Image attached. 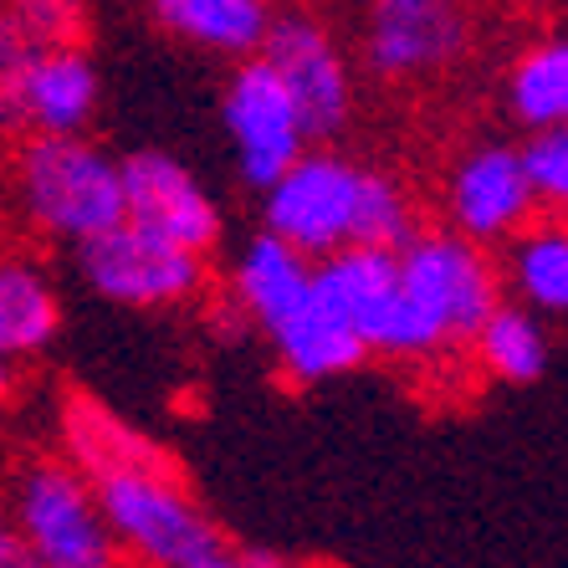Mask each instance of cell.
Listing matches in <instances>:
<instances>
[{
  "instance_id": "1",
  "label": "cell",
  "mask_w": 568,
  "mask_h": 568,
  "mask_svg": "<svg viewBox=\"0 0 568 568\" xmlns=\"http://www.w3.org/2000/svg\"><path fill=\"white\" fill-rule=\"evenodd\" d=\"M67 462L78 466L103 507L123 558L139 568H200L225 554V532L180 481L170 450L139 436L129 420L88 395H67L62 405Z\"/></svg>"
},
{
  "instance_id": "2",
  "label": "cell",
  "mask_w": 568,
  "mask_h": 568,
  "mask_svg": "<svg viewBox=\"0 0 568 568\" xmlns=\"http://www.w3.org/2000/svg\"><path fill=\"white\" fill-rule=\"evenodd\" d=\"M6 200L37 241L78 246L123 221L119 159L88 133H21L6 164Z\"/></svg>"
},
{
  "instance_id": "3",
  "label": "cell",
  "mask_w": 568,
  "mask_h": 568,
  "mask_svg": "<svg viewBox=\"0 0 568 568\" xmlns=\"http://www.w3.org/2000/svg\"><path fill=\"white\" fill-rule=\"evenodd\" d=\"M395 266L399 292L430 344V364L471 344L481 317L503 303L491 246H476L450 225H415L395 246Z\"/></svg>"
},
{
  "instance_id": "4",
  "label": "cell",
  "mask_w": 568,
  "mask_h": 568,
  "mask_svg": "<svg viewBox=\"0 0 568 568\" xmlns=\"http://www.w3.org/2000/svg\"><path fill=\"white\" fill-rule=\"evenodd\" d=\"M11 523L27 538L37 568H123L119 538L108 528L88 476L72 462L41 456L11 481Z\"/></svg>"
},
{
  "instance_id": "5",
  "label": "cell",
  "mask_w": 568,
  "mask_h": 568,
  "mask_svg": "<svg viewBox=\"0 0 568 568\" xmlns=\"http://www.w3.org/2000/svg\"><path fill=\"white\" fill-rule=\"evenodd\" d=\"M358 190H364V164L338 154L333 144H307L287 170L262 190V231L287 241L307 262L354 246Z\"/></svg>"
},
{
  "instance_id": "6",
  "label": "cell",
  "mask_w": 568,
  "mask_h": 568,
  "mask_svg": "<svg viewBox=\"0 0 568 568\" xmlns=\"http://www.w3.org/2000/svg\"><path fill=\"white\" fill-rule=\"evenodd\" d=\"M256 57L282 78L297 119H303L307 144H333L354 123V108H358L354 62H348L344 41L333 37V27L323 16L313 11L272 16Z\"/></svg>"
},
{
  "instance_id": "7",
  "label": "cell",
  "mask_w": 568,
  "mask_h": 568,
  "mask_svg": "<svg viewBox=\"0 0 568 568\" xmlns=\"http://www.w3.org/2000/svg\"><path fill=\"white\" fill-rule=\"evenodd\" d=\"M78 277L119 307H180L211 282V256H195L164 236L119 221L72 246Z\"/></svg>"
},
{
  "instance_id": "8",
  "label": "cell",
  "mask_w": 568,
  "mask_h": 568,
  "mask_svg": "<svg viewBox=\"0 0 568 568\" xmlns=\"http://www.w3.org/2000/svg\"><path fill=\"white\" fill-rule=\"evenodd\" d=\"M364 67L384 82L440 78L471 52L476 16L471 0H358Z\"/></svg>"
},
{
  "instance_id": "9",
  "label": "cell",
  "mask_w": 568,
  "mask_h": 568,
  "mask_svg": "<svg viewBox=\"0 0 568 568\" xmlns=\"http://www.w3.org/2000/svg\"><path fill=\"white\" fill-rule=\"evenodd\" d=\"M440 211H446L450 231H462L466 241H476V246H503L523 225L538 221L542 205L528 190V180H523L517 144L487 139V144H471L450 159L446 190H440Z\"/></svg>"
},
{
  "instance_id": "10",
  "label": "cell",
  "mask_w": 568,
  "mask_h": 568,
  "mask_svg": "<svg viewBox=\"0 0 568 568\" xmlns=\"http://www.w3.org/2000/svg\"><path fill=\"white\" fill-rule=\"evenodd\" d=\"M123 180V221L164 236L174 246H185L195 256H211L221 246V205L205 185H200L190 164H180L164 149H139V154L119 159Z\"/></svg>"
},
{
  "instance_id": "11",
  "label": "cell",
  "mask_w": 568,
  "mask_h": 568,
  "mask_svg": "<svg viewBox=\"0 0 568 568\" xmlns=\"http://www.w3.org/2000/svg\"><path fill=\"white\" fill-rule=\"evenodd\" d=\"M221 123L231 149H236L241 180L252 190H266L307 149L303 119H297L282 78L262 57L236 62V72H231V82L221 93Z\"/></svg>"
},
{
  "instance_id": "12",
  "label": "cell",
  "mask_w": 568,
  "mask_h": 568,
  "mask_svg": "<svg viewBox=\"0 0 568 568\" xmlns=\"http://www.w3.org/2000/svg\"><path fill=\"white\" fill-rule=\"evenodd\" d=\"M266 344H272L282 374H287L292 384H328V379L358 369V364L369 358L364 344H358L354 323L323 297L317 277H313V287H307L303 303L292 307L282 323L266 328Z\"/></svg>"
},
{
  "instance_id": "13",
  "label": "cell",
  "mask_w": 568,
  "mask_h": 568,
  "mask_svg": "<svg viewBox=\"0 0 568 568\" xmlns=\"http://www.w3.org/2000/svg\"><path fill=\"white\" fill-rule=\"evenodd\" d=\"M62 333V292L27 246L0 241V358H37Z\"/></svg>"
},
{
  "instance_id": "14",
  "label": "cell",
  "mask_w": 568,
  "mask_h": 568,
  "mask_svg": "<svg viewBox=\"0 0 568 568\" xmlns=\"http://www.w3.org/2000/svg\"><path fill=\"white\" fill-rule=\"evenodd\" d=\"M307 287H313V262L303 252H292L272 231H256L231 262V307L241 323H252L262 333L303 303Z\"/></svg>"
},
{
  "instance_id": "15",
  "label": "cell",
  "mask_w": 568,
  "mask_h": 568,
  "mask_svg": "<svg viewBox=\"0 0 568 568\" xmlns=\"http://www.w3.org/2000/svg\"><path fill=\"white\" fill-rule=\"evenodd\" d=\"M103 103L88 47H41L27 78V133H88Z\"/></svg>"
},
{
  "instance_id": "16",
  "label": "cell",
  "mask_w": 568,
  "mask_h": 568,
  "mask_svg": "<svg viewBox=\"0 0 568 568\" xmlns=\"http://www.w3.org/2000/svg\"><path fill=\"white\" fill-rule=\"evenodd\" d=\"M149 16L164 37L185 41L211 57H246L262 52L266 27H272V0H149Z\"/></svg>"
},
{
  "instance_id": "17",
  "label": "cell",
  "mask_w": 568,
  "mask_h": 568,
  "mask_svg": "<svg viewBox=\"0 0 568 568\" xmlns=\"http://www.w3.org/2000/svg\"><path fill=\"white\" fill-rule=\"evenodd\" d=\"M481 364L487 379H503V384H538L554 364V333L542 323L538 313H528L523 303H497L487 317H481V328L471 333V344H466Z\"/></svg>"
},
{
  "instance_id": "18",
  "label": "cell",
  "mask_w": 568,
  "mask_h": 568,
  "mask_svg": "<svg viewBox=\"0 0 568 568\" xmlns=\"http://www.w3.org/2000/svg\"><path fill=\"white\" fill-rule=\"evenodd\" d=\"M503 98L523 129H564L568 119V41L564 31H542L507 62Z\"/></svg>"
},
{
  "instance_id": "19",
  "label": "cell",
  "mask_w": 568,
  "mask_h": 568,
  "mask_svg": "<svg viewBox=\"0 0 568 568\" xmlns=\"http://www.w3.org/2000/svg\"><path fill=\"white\" fill-rule=\"evenodd\" d=\"M497 277L513 287V303L538 317H558L568 307V236L558 221H532L507 241V266Z\"/></svg>"
},
{
  "instance_id": "20",
  "label": "cell",
  "mask_w": 568,
  "mask_h": 568,
  "mask_svg": "<svg viewBox=\"0 0 568 568\" xmlns=\"http://www.w3.org/2000/svg\"><path fill=\"white\" fill-rule=\"evenodd\" d=\"M420 215H415L410 190L399 185L389 170H369L364 164V190H358V221H354V246H384L395 252L410 236Z\"/></svg>"
},
{
  "instance_id": "21",
  "label": "cell",
  "mask_w": 568,
  "mask_h": 568,
  "mask_svg": "<svg viewBox=\"0 0 568 568\" xmlns=\"http://www.w3.org/2000/svg\"><path fill=\"white\" fill-rule=\"evenodd\" d=\"M37 52L41 41L16 16L0 11V139H21L27 133V78Z\"/></svg>"
},
{
  "instance_id": "22",
  "label": "cell",
  "mask_w": 568,
  "mask_h": 568,
  "mask_svg": "<svg viewBox=\"0 0 568 568\" xmlns=\"http://www.w3.org/2000/svg\"><path fill=\"white\" fill-rule=\"evenodd\" d=\"M517 164H523V180L538 195V205L548 215L564 211L568 200V133L564 129H532L523 144H517Z\"/></svg>"
},
{
  "instance_id": "23",
  "label": "cell",
  "mask_w": 568,
  "mask_h": 568,
  "mask_svg": "<svg viewBox=\"0 0 568 568\" xmlns=\"http://www.w3.org/2000/svg\"><path fill=\"white\" fill-rule=\"evenodd\" d=\"M41 47H78L88 37V0H0Z\"/></svg>"
},
{
  "instance_id": "24",
  "label": "cell",
  "mask_w": 568,
  "mask_h": 568,
  "mask_svg": "<svg viewBox=\"0 0 568 568\" xmlns=\"http://www.w3.org/2000/svg\"><path fill=\"white\" fill-rule=\"evenodd\" d=\"M0 568H37L27 538L16 532V523H11V513H6V507H0Z\"/></svg>"
},
{
  "instance_id": "25",
  "label": "cell",
  "mask_w": 568,
  "mask_h": 568,
  "mask_svg": "<svg viewBox=\"0 0 568 568\" xmlns=\"http://www.w3.org/2000/svg\"><path fill=\"white\" fill-rule=\"evenodd\" d=\"M487 6H497L507 16H554L564 0H487Z\"/></svg>"
},
{
  "instance_id": "26",
  "label": "cell",
  "mask_w": 568,
  "mask_h": 568,
  "mask_svg": "<svg viewBox=\"0 0 568 568\" xmlns=\"http://www.w3.org/2000/svg\"><path fill=\"white\" fill-rule=\"evenodd\" d=\"M246 568H323V564H303V558H282V554H241Z\"/></svg>"
},
{
  "instance_id": "27",
  "label": "cell",
  "mask_w": 568,
  "mask_h": 568,
  "mask_svg": "<svg viewBox=\"0 0 568 568\" xmlns=\"http://www.w3.org/2000/svg\"><path fill=\"white\" fill-rule=\"evenodd\" d=\"M200 568H246V558H241V554H231V548H225V554L205 558V564H200Z\"/></svg>"
},
{
  "instance_id": "28",
  "label": "cell",
  "mask_w": 568,
  "mask_h": 568,
  "mask_svg": "<svg viewBox=\"0 0 568 568\" xmlns=\"http://www.w3.org/2000/svg\"><path fill=\"white\" fill-rule=\"evenodd\" d=\"M11 395V364H6V358H0V399Z\"/></svg>"
}]
</instances>
